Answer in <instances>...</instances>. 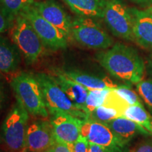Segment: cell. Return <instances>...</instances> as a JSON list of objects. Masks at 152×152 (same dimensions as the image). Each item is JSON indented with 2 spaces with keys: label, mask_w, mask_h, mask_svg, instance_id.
<instances>
[{
  "label": "cell",
  "mask_w": 152,
  "mask_h": 152,
  "mask_svg": "<svg viewBox=\"0 0 152 152\" xmlns=\"http://www.w3.org/2000/svg\"><path fill=\"white\" fill-rule=\"evenodd\" d=\"M20 51L14 42L0 36V72L4 75L16 73L20 63Z\"/></svg>",
  "instance_id": "17"
},
{
  "label": "cell",
  "mask_w": 152,
  "mask_h": 152,
  "mask_svg": "<svg viewBox=\"0 0 152 152\" xmlns=\"http://www.w3.org/2000/svg\"><path fill=\"white\" fill-rule=\"evenodd\" d=\"M20 14L29 20L45 46L53 50L66 48L68 37L58 28L44 18L33 4L23 11Z\"/></svg>",
  "instance_id": "8"
},
{
  "label": "cell",
  "mask_w": 152,
  "mask_h": 152,
  "mask_svg": "<svg viewBox=\"0 0 152 152\" xmlns=\"http://www.w3.org/2000/svg\"><path fill=\"white\" fill-rule=\"evenodd\" d=\"M96 59L113 77L128 84H137L144 78L145 64L132 47L116 43L96 55Z\"/></svg>",
  "instance_id": "1"
},
{
  "label": "cell",
  "mask_w": 152,
  "mask_h": 152,
  "mask_svg": "<svg viewBox=\"0 0 152 152\" xmlns=\"http://www.w3.org/2000/svg\"><path fill=\"white\" fill-rule=\"evenodd\" d=\"M35 75L40 85L45 105L51 115L67 113L84 121L87 120V113L68 97L51 74L38 73Z\"/></svg>",
  "instance_id": "3"
},
{
  "label": "cell",
  "mask_w": 152,
  "mask_h": 152,
  "mask_svg": "<svg viewBox=\"0 0 152 152\" xmlns=\"http://www.w3.org/2000/svg\"><path fill=\"white\" fill-rule=\"evenodd\" d=\"M51 75L56 82L58 86L67 95L68 97L76 106L84 111L85 102L89 90H87L85 87L66 77L61 73V70H54Z\"/></svg>",
  "instance_id": "15"
},
{
  "label": "cell",
  "mask_w": 152,
  "mask_h": 152,
  "mask_svg": "<svg viewBox=\"0 0 152 152\" xmlns=\"http://www.w3.org/2000/svg\"><path fill=\"white\" fill-rule=\"evenodd\" d=\"M55 140L50 122L36 121L28 125L26 132L27 152H45Z\"/></svg>",
  "instance_id": "11"
},
{
  "label": "cell",
  "mask_w": 152,
  "mask_h": 152,
  "mask_svg": "<svg viewBox=\"0 0 152 152\" xmlns=\"http://www.w3.org/2000/svg\"><path fill=\"white\" fill-rule=\"evenodd\" d=\"M139 95L152 114V80H142L136 84Z\"/></svg>",
  "instance_id": "23"
},
{
  "label": "cell",
  "mask_w": 152,
  "mask_h": 152,
  "mask_svg": "<svg viewBox=\"0 0 152 152\" xmlns=\"http://www.w3.org/2000/svg\"><path fill=\"white\" fill-rule=\"evenodd\" d=\"M29 113L16 100L2 125L4 142L11 152H27L26 137Z\"/></svg>",
  "instance_id": "4"
},
{
  "label": "cell",
  "mask_w": 152,
  "mask_h": 152,
  "mask_svg": "<svg viewBox=\"0 0 152 152\" xmlns=\"http://www.w3.org/2000/svg\"><path fill=\"white\" fill-rule=\"evenodd\" d=\"M3 75H4V74L2 73H1V72H0V77H2Z\"/></svg>",
  "instance_id": "35"
},
{
  "label": "cell",
  "mask_w": 152,
  "mask_h": 152,
  "mask_svg": "<svg viewBox=\"0 0 152 152\" xmlns=\"http://www.w3.org/2000/svg\"><path fill=\"white\" fill-rule=\"evenodd\" d=\"M123 117L137 123L152 135V115L143 106L130 105L125 111Z\"/></svg>",
  "instance_id": "19"
},
{
  "label": "cell",
  "mask_w": 152,
  "mask_h": 152,
  "mask_svg": "<svg viewBox=\"0 0 152 152\" xmlns=\"http://www.w3.org/2000/svg\"><path fill=\"white\" fill-rule=\"evenodd\" d=\"M147 140H148L149 142H151V143H152V135H151V134H149V135L147 136Z\"/></svg>",
  "instance_id": "33"
},
{
  "label": "cell",
  "mask_w": 152,
  "mask_h": 152,
  "mask_svg": "<svg viewBox=\"0 0 152 152\" xmlns=\"http://www.w3.org/2000/svg\"><path fill=\"white\" fill-rule=\"evenodd\" d=\"M147 68H148V71H149V74L152 76V58L151 60H149V63H148Z\"/></svg>",
  "instance_id": "32"
},
{
  "label": "cell",
  "mask_w": 152,
  "mask_h": 152,
  "mask_svg": "<svg viewBox=\"0 0 152 152\" xmlns=\"http://www.w3.org/2000/svg\"><path fill=\"white\" fill-rule=\"evenodd\" d=\"M122 116H123V113L120 110L113 106L103 104L91 112L87 119L104 123Z\"/></svg>",
  "instance_id": "20"
},
{
  "label": "cell",
  "mask_w": 152,
  "mask_h": 152,
  "mask_svg": "<svg viewBox=\"0 0 152 152\" xmlns=\"http://www.w3.org/2000/svg\"><path fill=\"white\" fill-rule=\"evenodd\" d=\"M77 14L83 17L104 18V0H64Z\"/></svg>",
  "instance_id": "18"
},
{
  "label": "cell",
  "mask_w": 152,
  "mask_h": 152,
  "mask_svg": "<svg viewBox=\"0 0 152 152\" xmlns=\"http://www.w3.org/2000/svg\"><path fill=\"white\" fill-rule=\"evenodd\" d=\"M132 1H134V2L138 4H149L152 3V0H132Z\"/></svg>",
  "instance_id": "31"
},
{
  "label": "cell",
  "mask_w": 152,
  "mask_h": 152,
  "mask_svg": "<svg viewBox=\"0 0 152 152\" xmlns=\"http://www.w3.org/2000/svg\"><path fill=\"white\" fill-rule=\"evenodd\" d=\"M61 73L88 90L116 88L118 85L108 77H99L77 70H66Z\"/></svg>",
  "instance_id": "16"
},
{
  "label": "cell",
  "mask_w": 152,
  "mask_h": 152,
  "mask_svg": "<svg viewBox=\"0 0 152 152\" xmlns=\"http://www.w3.org/2000/svg\"><path fill=\"white\" fill-rule=\"evenodd\" d=\"M34 2V0H0V4L15 16L33 5Z\"/></svg>",
  "instance_id": "22"
},
{
  "label": "cell",
  "mask_w": 152,
  "mask_h": 152,
  "mask_svg": "<svg viewBox=\"0 0 152 152\" xmlns=\"http://www.w3.org/2000/svg\"><path fill=\"white\" fill-rule=\"evenodd\" d=\"M33 6L44 18L58 28L68 38L71 36L72 21L67 13L55 0L34 2Z\"/></svg>",
  "instance_id": "12"
},
{
  "label": "cell",
  "mask_w": 152,
  "mask_h": 152,
  "mask_svg": "<svg viewBox=\"0 0 152 152\" xmlns=\"http://www.w3.org/2000/svg\"><path fill=\"white\" fill-rule=\"evenodd\" d=\"M113 90L120 96L126 101L129 105L143 106L142 101L140 98L139 95L129 86L118 85L116 88H114Z\"/></svg>",
  "instance_id": "24"
},
{
  "label": "cell",
  "mask_w": 152,
  "mask_h": 152,
  "mask_svg": "<svg viewBox=\"0 0 152 152\" xmlns=\"http://www.w3.org/2000/svg\"><path fill=\"white\" fill-rule=\"evenodd\" d=\"M16 16L8 12L0 4V33H5L13 27Z\"/></svg>",
  "instance_id": "25"
},
{
  "label": "cell",
  "mask_w": 152,
  "mask_h": 152,
  "mask_svg": "<svg viewBox=\"0 0 152 152\" xmlns=\"http://www.w3.org/2000/svg\"><path fill=\"white\" fill-rule=\"evenodd\" d=\"M104 123L109 127L121 142L127 145H129L130 142L137 136L149 135V133L142 126L123 116Z\"/></svg>",
  "instance_id": "14"
},
{
  "label": "cell",
  "mask_w": 152,
  "mask_h": 152,
  "mask_svg": "<svg viewBox=\"0 0 152 152\" xmlns=\"http://www.w3.org/2000/svg\"><path fill=\"white\" fill-rule=\"evenodd\" d=\"M88 152H107V151L101 146L89 142Z\"/></svg>",
  "instance_id": "30"
},
{
  "label": "cell",
  "mask_w": 152,
  "mask_h": 152,
  "mask_svg": "<svg viewBox=\"0 0 152 152\" xmlns=\"http://www.w3.org/2000/svg\"><path fill=\"white\" fill-rule=\"evenodd\" d=\"M104 18L114 35L128 40H134L133 18L130 9H128L121 1H106Z\"/></svg>",
  "instance_id": "7"
},
{
  "label": "cell",
  "mask_w": 152,
  "mask_h": 152,
  "mask_svg": "<svg viewBox=\"0 0 152 152\" xmlns=\"http://www.w3.org/2000/svg\"><path fill=\"white\" fill-rule=\"evenodd\" d=\"M6 99H7V94H6L4 85L0 81V111L2 109Z\"/></svg>",
  "instance_id": "29"
},
{
  "label": "cell",
  "mask_w": 152,
  "mask_h": 152,
  "mask_svg": "<svg viewBox=\"0 0 152 152\" xmlns=\"http://www.w3.org/2000/svg\"><path fill=\"white\" fill-rule=\"evenodd\" d=\"M129 152H152V143L146 139L130 149Z\"/></svg>",
  "instance_id": "27"
},
{
  "label": "cell",
  "mask_w": 152,
  "mask_h": 152,
  "mask_svg": "<svg viewBox=\"0 0 152 152\" xmlns=\"http://www.w3.org/2000/svg\"><path fill=\"white\" fill-rule=\"evenodd\" d=\"M11 38L28 64H33L43 52L44 44L29 20L21 14L16 16Z\"/></svg>",
  "instance_id": "5"
},
{
  "label": "cell",
  "mask_w": 152,
  "mask_h": 152,
  "mask_svg": "<svg viewBox=\"0 0 152 152\" xmlns=\"http://www.w3.org/2000/svg\"><path fill=\"white\" fill-rule=\"evenodd\" d=\"M71 35L82 46L90 49L109 48L113 39L109 34L90 17H80L72 21Z\"/></svg>",
  "instance_id": "6"
},
{
  "label": "cell",
  "mask_w": 152,
  "mask_h": 152,
  "mask_svg": "<svg viewBox=\"0 0 152 152\" xmlns=\"http://www.w3.org/2000/svg\"><path fill=\"white\" fill-rule=\"evenodd\" d=\"M89 142L85 137L80 135L73 144V152H88Z\"/></svg>",
  "instance_id": "26"
},
{
  "label": "cell",
  "mask_w": 152,
  "mask_h": 152,
  "mask_svg": "<svg viewBox=\"0 0 152 152\" xmlns=\"http://www.w3.org/2000/svg\"><path fill=\"white\" fill-rule=\"evenodd\" d=\"M111 90V89H103L89 90L84 108V111L87 113V117L95 109L103 105Z\"/></svg>",
  "instance_id": "21"
},
{
  "label": "cell",
  "mask_w": 152,
  "mask_h": 152,
  "mask_svg": "<svg viewBox=\"0 0 152 152\" xmlns=\"http://www.w3.org/2000/svg\"><path fill=\"white\" fill-rule=\"evenodd\" d=\"M81 135L89 142L104 148L107 152H129V145L121 141L103 123L85 120L81 128Z\"/></svg>",
  "instance_id": "9"
},
{
  "label": "cell",
  "mask_w": 152,
  "mask_h": 152,
  "mask_svg": "<svg viewBox=\"0 0 152 152\" xmlns=\"http://www.w3.org/2000/svg\"><path fill=\"white\" fill-rule=\"evenodd\" d=\"M45 152H49L48 151H45Z\"/></svg>",
  "instance_id": "36"
},
{
  "label": "cell",
  "mask_w": 152,
  "mask_h": 152,
  "mask_svg": "<svg viewBox=\"0 0 152 152\" xmlns=\"http://www.w3.org/2000/svg\"><path fill=\"white\" fill-rule=\"evenodd\" d=\"M149 10L150 11H151V12L152 13V7H150V8L149 9Z\"/></svg>",
  "instance_id": "34"
},
{
  "label": "cell",
  "mask_w": 152,
  "mask_h": 152,
  "mask_svg": "<svg viewBox=\"0 0 152 152\" xmlns=\"http://www.w3.org/2000/svg\"><path fill=\"white\" fill-rule=\"evenodd\" d=\"M84 120L67 113L52 115L50 123L54 138L67 144L73 151V144L81 135V128Z\"/></svg>",
  "instance_id": "10"
},
{
  "label": "cell",
  "mask_w": 152,
  "mask_h": 152,
  "mask_svg": "<svg viewBox=\"0 0 152 152\" xmlns=\"http://www.w3.org/2000/svg\"><path fill=\"white\" fill-rule=\"evenodd\" d=\"M133 18V34L134 40L145 48H152V13L147 11L130 9Z\"/></svg>",
  "instance_id": "13"
},
{
  "label": "cell",
  "mask_w": 152,
  "mask_h": 152,
  "mask_svg": "<svg viewBox=\"0 0 152 152\" xmlns=\"http://www.w3.org/2000/svg\"><path fill=\"white\" fill-rule=\"evenodd\" d=\"M11 86L16 95L28 113L34 116L47 118L48 110L45 105L40 85L35 75L27 72H21L13 76Z\"/></svg>",
  "instance_id": "2"
},
{
  "label": "cell",
  "mask_w": 152,
  "mask_h": 152,
  "mask_svg": "<svg viewBox=\"0 0 152 152\" xmlns=\"http://www.w3.org/2000/svg\"><path fill=\"white\" fill-rule=\"evenodd\" d=\"M49 152H73L67 144L61 142L56 139L50 147L47 150Z\"/></svg>",
  "instance_id": "28"
}]
</instances>
